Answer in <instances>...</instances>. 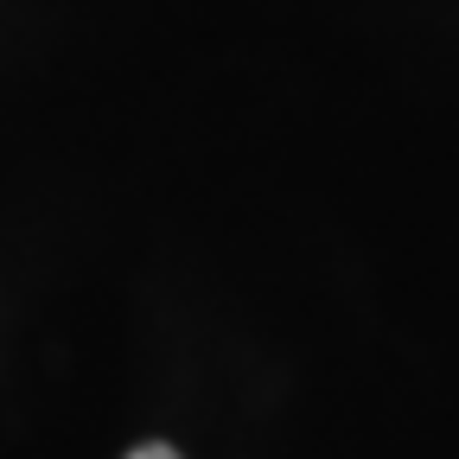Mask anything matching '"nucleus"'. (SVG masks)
<instances>
[{
	"label": "nucleus",
	"mask_w": 459,
	"mask_h": 459,
	"mask_svg": "<svg viewBox=\"0 0 459 459\" xmlns=\"http://www.w3.org/2000/svg\"><path fill=\"white\" fill-rule=\"evenodd\" d=\"M128 459H179V453H172V446H160V440H147V446H134Z\"/></svg>",
	"instance_id": "obj_1"
}]
</instances>
